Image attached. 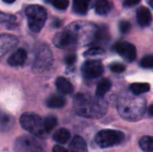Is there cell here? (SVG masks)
Listing matches in <instances>:
<instances>
[{"label":"cell","mask_w":153,"mask_h":152,"mask_svg":"<svg viewBox=\"0 0 153 152\" xmlns=\"http://www.w3.org/2000/svg\"><path fill=\"white\" fill-rule=\"evenodd\" d=\"M112 4L109 0H96L95 11L100 15H105L110 12Z\"/></svg>","instance_id":"17"},{"label":"cell","mask_w":153,"mask_h":152,"mask_svg":"<svg viewBox=\"0 0 153 152\" xmlns=\"http://www.w3.org/2000/svg\"><path fill=\"white\" fill-rule=\"evenodd\" d=\"M140 65L143 68L149 69V68H152L153 67V56L149 55V56H145L140 63Z\"/></svg>","instance_id":"27"},{"label":"cell","mask_w":153,"mask_h":152,"mask_svg":"<svg viewBox=\"0 0 153 152\" xmlns=\"http://www.w3.org/2000/svg\"><path fill=\"white\" fill-rule=\"evenodd\" d=\"M52 4L59 10H65L69 5V0H51Z\"/></svg>","instance_id":"28"},{"label":"cell","mask_w":153,"mask_h":152,"mask_svg":"<svg viewBox=\"0 0 153 152\" xmlns=\"http://www.w3.org/2000/svg\"><path fill=\"white\" fill-rule=\"evenodd\" d=\"M104 54V49L100 47H93L90 49H88L85 53V56H100Z\"/></svg>","instance_id":"26"},{"label":"cell","mask_w":153,"mask_h":152,"mask_svg":"<svg viewBox=\"0 0 153 152\" xmlns=\"http://www.w3.org/2000/svg\"><path fill=\"white\" fill-rule=\"evenodd\" d=\"M52 64V54L47 46H43L39 50L38 56L35 60V68L42 71L48 68Z\"/></svg>","instance_id":"9"},{"label":"cell","mask_w":153,"mask_h":152,"mask_svg":"<svg viewBox=\"0 0 153 152\" xmlns=\"http://www.w3.org/2000/svg\"><path fill=\"white\" fill-rule=\"evenodd\" d=\"M20 124L22 127L37 137L41 139H46L48 137V133L44 125V118L40 117L39 115L31 112L23 113L20 117Z\"/></svg>","instance_id":"3"},{"label":"cell","mask_w":153,"mask_h":152,"mask_svg":"<svg viewBox=\"0 0 153 152\" xmlns=\"http://www.w3.org/2000/svg\"><path fill=\"white\" fill-rule=\"evenodd\" d=\"M104 71L103 65L99 60L86 61L82 66V73L87 79H95L100 77Z\"/></svg>","instance_id":"7"},{"label":"cell","mask_w":153,"mask_h":152,"mask_svg":"<svg viewBox=\"0 0 153 152\" xmlns=\"http://www.w3.org/2000/svg\"><path fill=\"white\" fill-rule=\"evenodd\" d=\"M148 113H149V115H150L151 116H153V104L150 106V108H149V109H148Z\"/></svg>","instance_id":"34"},{"label":"cell","mask_w":153,"mask_h":152,"mask_svg":"<svg viewBox=\"0 0 153 152\" xmlns=\"http://www.w3.org/2000/svg\"><path fill=\"white\" fill-rule=\"evenodd\" d=\"M139 146L144 152H153V136H143L139 140Z\"/></svg>","instance_id":"23"},{"label":"cell","mask_w":153,"mask_h":152,"mask_svg":"<svg viewBox=\"0 0 153 152\" xmlns=\"http://www.w3.org/2000/svg\"><path fill=\"white\" fill-rule=\"evenodd\" d=\"M14 121L13 118L7 115V114H2L1 116V132L2 133H8L12 130L13 127Z\"/></svg>","instance_id":"22"},{"label":"cell","mask_w":153,"mask_h":152,"mask_svg":"<svg viewBox=\"0 0 153 152\" xmlns=\"http://www.w3.org/2000/svg\"><path fill=\"white\" fill-rule=\"evenodd\" d=\"M90 0H74L73 10L77 14H85L88 12Z\"/></svg>","instance_id":"19"},{"label":"cell","mask_w":153,"mask_h":152,"mask_svg":"<svg viewBox=\"0 0 153 152\" xmlns=\"http://www.w3.org/2000/svg\"><path fill=\"white\" fill-rule=\"evenodd\" d=\"M52 138L56 142L60 143V144H65V143H67L70 141L71 133L67 129L60 128V129H58L57 131L55 132Z\"/></svg>","instance_id":"16"},{"label":"cell","mask_w":153,"mask_h":152,"mask_svg":"<svg viewBox=\"0 0 153 152\" xmlns=\"http://www.w3.org/2000/svg\"><path fill=\"white\" fill-rule=\"evenodd\" d=\"M136 18L139 25L142 27H147L152 22V15L151 11L149 10V8L144 6H141L138 8L136 12Z\"/></svg>","instance_id":"11"},{"label":"cell","mask_w":153,"mask_h":152,"mask_svg":"<svg viewBox=\"0 0 153 152\" xmlns=\"http://www.w3.org/2000/svg\"><path fill=\"white\" fill-rule=\"evenodd\" d=\"M65 64L67 65H73L76 61V56L75 55H69V56H65Z\"/></svg>","instance_id":"31"},{"label":"cell","mask_w":153,"mask_h":152,"mask_svg":"<svg viewBox=\"0 0 153 152\" xmlns=\"http://www.w3.org/2000/svg\"><path fill=\"white\" fill-rule=\"evenodd\" d=\"M68 152H88L87 144L84 139L79 135L74 136L69 144Z\"/></svg>","instance_id":"14"},{"label":"cell","mask_w":153,"mask_h":152,"mask_svg":"<svg viewBox=\"0 0 153 152\" xmlns=\"http://www.w3.org/2000/svg\"><path fill=\"white\" fill-rule=\"evenodd\" d=\"M141 0H124V5L125 6H133L137 4Z\"/></svg>","instance_id":"32"},{"label":"cell","mask_w":153,"mask_h":152,"mask_svg":"<svg viewBox=\"0 0 153 152\" xmlns=\"http://www.w3.org/2000/svg\"><path fill=\"white\" fill-rule=\"evenodd\" d=\"M14 152H46V142L44 139L35 135H22L14 141Z\"/></svg>","instance_id":"4"},{"label":"cell","mask_w":153,"mask_h":152,"mask_svg":"<svg viewBox=\"0 0 153 152\" xmlns=\"http://www.w3.org/2000/svg\"><path fill=\"white\" fill-rule=\"evenodd\" d=\"M149 4L153 8V0H149Z\"/></svg>","instance_id":"36"},{"label":"cell","mask_w":153,"mask_h":152,"mask_svg":"<svg viewBox=\"0 0 153 152\" xmlns=\"http://www.w3.org/2000/svg\"><path fill=\"white\" fill-rule=\"evenodd\" d=\"M26 59H27L26 50L23 48H19L9 56L7 63L11 66H19L23 65Z\"/></svg>","instance_id":"13"},{"label":"cell","mask_w":153,"mask_h":152,"mask_svg":"<svg viewBox=\"0 0 153 152\" xmlns=\"http://www.w3.org/2000/svg\"><path fill=\"white\" fill-rule=\"evenodd\" d=\"M114 49L128 62H133L136 58V47L130 42L119 41L115 45Z\"/></svg>","instance_id":"8"},{"label":"cell","mask_w":153,"mask_h":152,"mask_svg":"<svg viewBox=\"0 0 153 152\" xmlns=\"http://www.w3.org/2000/svg\"><path fill=\"white\" fill-rule=\"evenodd\" d=\"M25 13L30 30L33 32L40 31L47 20L48 14L46 9L39 4H31L26 8Z\"/></svg>","instance_id":"6"},{"label":"cell","mask_w":153,"mask_h":152,"mask_svg":"<svg viewBox=\"0 0 153 152\" xmlns=\"http://www.w3.org/2000/svg\"><path fill=\"white\" fill-rule=\"evenodd\" d=\"M126 135L123 132L111 129H104L98 132L94 137L95 144L101 148L107 149L114 146H117L124 142Z\"/></svg>","instance_id":"5"},{"label":"cell","mask_w":153,"mask_h":152,"mask_svg":"<svg viewBox=\"0 0 153 152\" xmlns=\"http://www.w3.org/2000/svg\"><path fill=\"white\" fill-rule=\"evenodd\" d=\"M108 29L105 26H100L99 29H97L95 35H94V39L95 41H103L104 39H108Z\"/></svg>","instance_id":"25"},{"label":"cell","mask_w":153,"mask_h":152,"mask_svg":"<svg viewBox=\"0 0 153 152\" xmlns=\"http://www.w3.org/2000/svg\"><path fill=\"white\" fill-rule=\"evenodd\" d=\"M76 38L71 30H66L62 32H58L53 39L54 45L59 48H65L76 41Z\"/></svg>","instance_id":"10"},{"label":"cell","mask_w":153,"mask_h":152,"mask_svg":"<svg viewBox=\"0 0 153 152\" xmlns=\"http://www.w3.org/2000/svg\"><path fill=\"white\" fill-rule=\"evenodd\" d=\"M112 83L108 79H103L100 81L96 89V96L98 98H103L105 94L111 89Z\"/></svg>","instance_id":"20"},{"label":"cell","mask_w":153,"mask_h":152,"mask_svg":"<svg viewBox=\"0 0 153 152\" xmlns=\"http://www.w3.org/2000/svg\"><path fill=\"white\" fill-rule=\"evenodd\" d=\"M110 70L114 73H123L125 70H126V66L123 65V64H120V63H113L110 65L109 66Z\"/></svg>","instance_id":"29"},{"label":"cell","mask_w":153,"mask_h":152,"mask_svg":"<svg viewBox=\"0 0 153 152\" xmlns=\"http://www.w3.org/2000/svg\"><path fill=\"white\" fill-rule=\"evenodd\" d=\"M46 104L50 108H60L65 105V99L61 95H52L47 99Z\"/></svg>","instance_id":"18"},{"label":"cell","mask_w":153,"mask_h":152,"mask_svg":"<svg viewBox=\"0 0 153 152\" xmlns=\"http://www.w3.org/2000/svg\"><path fill=\"white\" fill-rule=\"evenodd\" d=\"M2 1H4V3H7V4H13L15 0H2Z\"/></svg>","instance_id":"35"},{"label":"cell","mask_w":153,"mask_h":152,"mask_svg":"<svg viewBox=\"0 0 153 152\" xmlns=\"http://www.w3.org/2000/svg\"><path fill=\"white\" fill-rule=\"evenodd\" d=\"M56 86L57 90L61 93V94H65V95H68L73 93L74 91V87L72 85V83L65 79V77H58L56 80Z\"/></svg>","instance_id":"15"},{"label":"cell","mask_w":153,"mask_h":152,"mask_svg":"<svg viewBox=\"0 0 153 152\" xmlns=\"http://www.w3.org/2000/svg\"><path fill=\"white\" fill-rule=\"evenodd\" d=\"M130 90L134 95L139 96L148 92L151 90V85L147 82H135L131 84Z\"/></svg>","instance_id":"21"},{"label":"cell","mask_w":153,"mask_h":152,"mask_svg":"<svg viewBox=\"0 0 153 152\" xmlns=\"http://www.w3.org/2000/svg\"><path fill=\"white\" fill-rule=\"evenodd\" d=\"M100 99H95L84 94L76 95L74 99V110L75 114L86 118L102 117L106 114L108 107Z\"/></svg>","instance_id":"1"},{"label":"cell","mask_w":153,"mask_h":152,"mask_svg":"<svg viewBox=\"0 0 153 152\" xmlns=\"http://www.w3.org/2000/svg\"><path fill=\"white\" fill-rule=\"evenodd\" d=\"M18 43V39L12 35H6L2 34L0 38V51L1 55H4L6 52H8L10 49H12L13 47H15Z\"/></svg>","instance_id":"12"},{"label":"cell","mask_w":153,"mask_h":152,"mask_svg":"<svg viewBox=\"0 0 153 152\" xmlns=\"http://www.w3.org/2000/svg\"><path fill=\"white\" fill-rule=\"evenodd\" d=\"M52 152H68V151L60 145H55L52 149Z\"/></svg>","instance_id":"33"},{"label":"cell","mask_w":153,"mask_h":152,"mask_svg":"<svg viewBox=\"0 0 153 152\" xmlns=\"http://www.w3.org/2000/svg\"><path fill=\"white\" fill-rule=\"evenodd\" d=\"M131 30V23L129 22H121L119 23V30L120 32L126 34L127 32H129Z\"/></svg>","instance_id":"30"},{"label":"cell","mask_w":153,"mask_h":152,"mask_svg":"<svg viewBox=\"0 0 153 152\" xmlns=\"http://www.w3.org/2000/svg\"><path fill=\"white\" fill-rule=\"evenodd\" d=\"M57 125V118L55 116H48L44 118V125L48 133H49Z\"/></svg>","instance_id":"24"},{"label":"cell","mask_w":153,"mask_h":152,"mask_svg":"<svg viewBox=\"0 0 153 152\" xmlns=\"http://www.w3.org/2000/svg\"><path fill=\"white\" fill-rule=\"evenodd\" d=\"M145 108L146 105L143 99L132 97L120 99L117 105L119 115L127 121L140 120L145 112Z\"/></svg>","instance_id":"2"}]
</instances>
